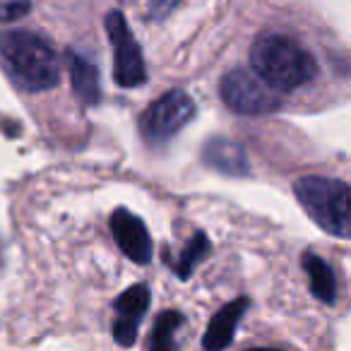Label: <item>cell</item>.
Segmentation results:
<instances>
[{"mask_svg":"<svg viewBox=\"0 0 351 351\" xmlns=\"http://www.w3.org/2000/svg\"><path fill=\"white\" fill-rule=\"evenodd\" d=\"M250 65L255 75L274 92H293L313 82L317 75V63L313 53L287 34H263L250 49Z\"/></svg>","mask_w":351,"mask_h":351,"instance_id":"6da1fadb","label":"cell"},{"mask_svg":"<svg viewBox=\"0 0 351 351\" xmlns=\"http://www.w3.org/2000/svg\"><path fill=\"white\" fill-rule=\"evenodd\" d=\"M0 58L10 80L25 92H46L60 80L58 53L49 41L32 32H3L0 34Z\"/></svg>","mask_w":351,"mask_h":351,"instance_id":"7a4b0ae2","label":"cell"},{"mask_svg":"<svg viewBox=\"0 0 351 351\" xmlns=\"http://www.w3.org/2000/svg\"><path fill=\"white\" fill-rule=\"evenodd\" d=\"M293 195L325 234L341 241L351 236V188L346 181L325 176H303L293 183Z\"/></svg>","mask_w":351,"mask_h":351,"instance_id":"3957f363","label":"cell"},{"mask_svg":"<svg viewBox=\"0 0 351 351\" xmlns=\"http://www.w3.org/2000/svg\"><path fill=\"white\" fill-rule=\"evenodd\" d=\"M195 116V101L181 89H171L159 97L140 118V132L149 142H166L181 132Z\"/></svg>","mask_w":351,"mask_h":351,"instance_id":"277c9868","label":"cell"},{"mask_svg":"<svg viewBox=\"0 0 351 351\" xmlns=\"http://www.w3.org/2000/svg\"><path fill=\"white\" fill-rule=\"evenodd\" d=\"M221 99L234 113L241 116H265L279 108L282 99L269 89L258 75L245 70H231L221 80Z\"/></svg>","mask_w":351,"mask_h":351,"instance_id":"5b68a950","label":"cell"},{"mask_svg":"<svg viewBox=\"0 0 351 351\" xmlns=\"http://www.w3.org/2000/svg\"><path fill=\"white\" fill-rule=\"evenodd\" d=\"M106 32L113 49V80H116V84L125 89L145 84L147 70H145V60H142V51L137 46L135 36H132L130 27H128L125 17L118 10L108 12Z\"/></svg>","mask_w":351,"mask_h":351,"instance_id":"8992f818","label":"cell"},{"mask_svg":"<svg viewBox=\"0 0 351 351\" xmlns=\"http://www.w3.org/2000/svg\"><path fill=\"white\" fill-rule=\"evenodd\" d=\"M152 291L147 284H132L130 289L121 293L113 303L116 308V320H113V339L121 346H132L137 339V330L149 311Z\"/></svg>","mask_w":351,"mask_h":351,"instance_id":"52a82bcc","label":"cell"},{"mask_svg":"<svg viewBox=\"0 0 351 351\" xmlns=\"http://www.w3.org/2000/svg\"><path fill=\"white\" fill-rule=\"evenodd\" d=\"M111 234L116 239V245L123 250V255L130 258L132 263L147 265L154 255V243H152V236L147 231L145 221L125 207H118L113 212Z\"/></svg>","mask_w":351,"mask_h":351,"instance_id":"ba28073f","label":"cell"},{"mask_svg":"<svg viewBox=\"0 0 351 351\" xmlns=\"http://www.w3.org/2000/svg\"><path fill=\"white\" fill-rule=\"evenodd\" d=\"M250 308V298H236V301L226 303L215 317H212L210 327H207L205 337H202V346L207 351H224L226 346L234 341L236 325L241 322L243 313Z\"/></svg>","mask_w":351,"mask_h":351,"instance_id":"9c48e42d","label":"cell"},{"mask_svg":"<svg viewBox=\"0 0 351 351\" xmlns=\"http://www.w3.org/2000/svg\"><path fill=\"white\" fill-rule=\"evenodd\" d=\"M205 156L207 166L221 171L226 176H248L250 173V161L245 149L234 140H226V137H212L205 145Z\"/></svg>","mask_w":351,"mask_h":351,"instance_id":"30bf717a","label":"cell"},{"mask_svg":"<svg viewBox=\"0 0 351 351\" xmlns=\"http://www.w3.org/2000/svg\"><path fill=\"white\" fill-rule=\"evenodd\" d=\"M68 65H70V80H73V89L77 94V99L87 106H94L101 99V89H99V73L97 65L92 60H87L84 56L70 51L68 53Z\"/></svg>","mask_w":351,"mask_h":351,"instance_id":"8fae6325","label":"cell"},{"mask_svg":"<svg viewBox=\"0 0 351 351\" xmlns=\"http://www.w3.org/2000/svg\"><path fill=\"white\" fill-rule=\"evenodd\" d=\"M303 269L308 274V284H311V291L320 298L322 303L332 306L337 301V277L335 269L315 253L303 255Z\"/></svg>","mask_w":351,"mask_h":351,"instance_id":"7c38bea8","label":"cell"},{"mask_svg":"<svg viewBox=\"0 0 351 351\" xmlns=\"http://www.w3.org/2000/svg\"><path fill=\"white\" fill-rule=\"evenodd\" d=\"M183 325V315L178 311H164L152 325L149 351H176V332Z\"/></svg>","mask_w":351,"mask_h":351,"instance_id":"4fadbf2b","label":"cell"},{"mask_svg":"<svg viewBox=\"0 0 351 351\" xmlns=\"http://www.w3.org/2000/svg\"><path fill=\"white\" fill-rule=\"evenodd\" d=\"M210 248H212V243L207 241L205 234L193 236V239L186 243V248L181 250V255H178V263L173 265L176 274H181L183 279L191 277V272H193V267L197 265V260L205 258V255L210 253Z\"/></svg>","mask_w":351,"mask_h":351,"instance_id":"5bb4252c","label":"cell"},{"mask_svg":"<svg viewBox=\"0 0 351 351\" xmlns=\"http://www.w3.org/2000/svg\"><path fill=\"white\" fill-rule=\"evenodd\" d=\"M32 10V0H0V22H15Z\"/></svg>","mask_w":351,"mask_h":351,"instance_id":"9a60e30c","label":"cell"},{"mask_svg":"<svg viewBox=\"0 0 351 351\" xmlns=\"http://www.w3.org/2000/svg\"><path fill=\"white\" fill-rule=\"evenodd\" d=\"M181 0H152L149 3V17L152 20H164L173 12V8L178 5Z\"/></svg>","mask_w":351,"mask_h":351,"instance_id":"2e32d148","label":"cell"},{"mask_svg":"<svg viewBox=\"0 0 351 351\" xmlns=\"http://www.w3.org/2000/svg\"><path fill=\"white\" fill-rule=\"evenodd\" d=\"M250 351H277V349H250Z\"/></svg>","mask_w":351,"mask_h":351,"instance_id":"e0dca14e","label":"cell"}]
</instances>
